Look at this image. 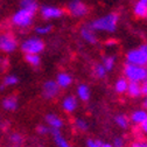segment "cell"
I'll use <instances>...</instances> for the list:
<instances>
[{
    "mask_svg": "<svg viewBox=\"0 0 147 147\" xmlns=\"http://www.w3.org/2000/svg\"><path fill=\"white\" fill-rule=\"evenodd\" d=\"M140 86H141V95L147 96V82L141 83V84H140Z\"/></svg>",
    "mask_w": 147,
    "mask_h": 147,
    "instance_id": "34",
    "label": "cell"
},
{
    "mask_svg": "<svg viewBox=\"0 0 147 147\" xmlns=\"http://www.w3.org/2000/svg\"><path fill=\"white\" fill-rule=\"evenodd\" d=\"M80 33H81L82 39H83L85 42H88V43H90V45H96V43L98 42L97 34H96V32H95L92 28L90 27V25L83 26V27L81 28Z\"/></svg>",
    "mask_w": 147,
    "mask_h": 147,
    "instance_id": "10",
    "label": "cell"
},
{
    "mask_svg": "<svg viewBox=\"0 0 147 147\" xmlns=\"http://www.w3.org/2000/svg\"><path fill=\"white\" fill-rule=\"evenodd\" d=\"M34 16L35 14L25 9V8H19L12 16V24L13 26L21 28V29H27L29 28L33 22H34Z\"/></svg>",
    "mask_w": 147,
    "mask_h": 147,
    "instance_id": "3",
    "label": "cell"
},
{
    "mask_svg": "<svg viewBox=\"0 0 147 147\" xmlns=\"http://www.w3.org/2000/svg\"><path fill=\"white\" fill-rule=\"evenodd\" d=\"M113 147H124V139L121 137H116L112 142Z\"/></svg>",
    "mask_w": 147,
    "mask_h": 147,
    "instance_id": "32",
    "label": "cell"
},
{
    "mask_svg": "<svg viewBox=\"0 0 147 147\" xmlns=\"http://www.w3.org/2000/svg\"><path fill=\"white\" fill-rule=\"evenodd\" d=\"M9 141H11V144H12L13 147H20L24 144V138L19 133H13L9 137Z\"/></svg>",
    "mask_w": 147,
    "mask_h": 147,
    "instance_id": "29",
    "label": "cell"
},
{
    "mask_svg": "<svg viewBox=\"0 0 147 147\" xmlns=\"http://www.w3.org/2000/svg\"><path fill=\"white\" fill-rule=\"evenodd\" d=\"M127 86H128V81L125 78V77H121V78H118L116 84H115V90L117 94H125L127 91Z\"/></svg>",
    "mask_w": 147,
    "mask_h": 147,
    "instance_id": "22",
    "label": "cell"
},
{
    "mask_svg": "<svg viewBox=\"0 0 147 147\" xmlns=\"http://www.w3.org/2000/svg\"><path fill=\"white\" fill-rule=\"evenodd\" d=\"M18 48V40L11 33L0 34V51L5 54H12Z\"/></svg>",
    "mask_w": 147,
    "mask_h": 147,
    "instance_id": "7",
    "label": "cell"
},
{
    "mask_svg": "<svg viewBox=\"0 0 147 147\" xmlns=\"http://www.w3.org/2000/svg\"><path fill=\"white\" fill-rule=\"evenodd\" d=\"M77 106H78V102H77L76 97H74V96H67L62 100V109L67 113L75 112Z\"/></svg>",
    "mask_w": 147,
    "mask_h": 147,
    "instance_id": "13",
    "label": "cell"
},
{
    "mask_svg": "<svg viewBox=\"0 0 147 147\" xmlns=\"http://www.w3.org/2000/svg\"><path fill=\"white\" fill-rule=\"evenodd\" d=\"M133 13L137 18H140V19L147 18V4L141 1V0H138L133 7Z\"/></svg>",
    "mask_w": 147,
    "mask_h": 147,
    "instance_id": "16",
    "label": "cell"
},
{
    "mask_svg": "<svg viewBox=\"0 0 147 147\" xmlns=\"http://www.w3.org/2000/svg\"><path fill=\"white\" fill-rule=\"evenodd\" d=\"M39 12H40V15L45 20L60 19L64 14V9H62L61 7H57V6H53V5H43L39 8Z\"/></svg>",
    "mask_w": 147,
    "mask_h": 147,
    "instance_id": "8",
    "label": "cell"
},
{
    "mask_svg": "<svg viewBox=\"0 0 147 147\" xmlns=\"http://www.w3.org/2000/svg\"><path fill=\"white\" fill-rule=\"evenodd\" d=\"M74 125H75V127L81 132H86L89 130V123L83 118H75Z\"/></svg>",
    "mask_w": 147,
    "mask_h": 147,
    "instance_id": "25",
    "label": "cell"
},
{
    "mask_svg": "<svg viewBox=\"0 0 147 147\" xmlns=\"http://www.w3.org/2000/svg\"><path fill=\"white\" fill-rule=\"evenodd\" d=\"M140 47H141V48H142V49H144V50L147 53V43H144V45H141Z\"/></svg>",
    "mask_w": 147,
    "mask_h": 147,
    "instance_id": "38",
    "label": "cell"
},
{
    "mask_svg": "<svg viewBox=\"0 0 147 147\" xmlns=\"http://www.w3.org/2000/svg\"><path fill=\"white\" fill-rule=\"evenodd\" d=\"M36 132L41 136H46L50 133V127H48L47 125H39L38 128H36Z\"/></svg>",
    "mask_w": 147,
    "mask_h": 147,
    "instance_id": "30",
    "label": "cell"
},
{
    "mask_svg": "<svg viewBox=\"0 0 147 147\" xmlns=\"http://www.w3.org/2000/svg\"><path fill=\"white\" fill-rule=\"evenodd\" d=\"M35 33L42 36V35H48L49 33L53 32V26L50 24H47V25H40V26H36L35 27Z\"/></svg>",
    "mask_w": 147,
    "mask_h": 147,
    "instance_id": "26",
    "label": "cell"
},
{
    "mask_svg": "<svg viewBox=\"0 0 147 147\" xmlns=\"http://www.w3.org/2000/svg\"><path fill=\"white\" fill-rule=\"evenodd\" d=\"M20 7L25 8L34 14H36L39 11V5L36 3V0H20Z\"/></svg>",
    "mask_w": 147,
    "mask_h": 147,
    "instance_id": "20",
    "label": "cell"
},
{
    "mask_svg": "<svg viewBox=\"0 0 147 147\" xmlns=\"http://www.w3.org/2000/svg\"><path fill=\"white\" fill-rule=\"evenodd\" d=\"M131 147H146V142H145V141L139 140V141L133 142V144L131 145Z\"/></svg>",
    "mask_w": 147,
    "mask_h": 147,
    "instance_id": "35",
    "label": "cell"
},
{
    "mask_svg": "<svg viewBox=\"0 0 147 147\" xmlns=\"http://www.w3.org/2000/svg\"><path fill=\"white\" fill-rule=\"evenodd\" d=\"M21 51L26 54H40L45 50V42L39 38V36H33V38L26 39L21 46H20Z\"/></svg>",
    "mask_w": 147,
    "mask_h": 147,
    "instance_id": "4",
    "label": "cell"
},
{
    "mask_svg": "<svg viewBox=\"0 0 147 147\" xmlns=\"http://www.w3.org/2000/svg\"><path fill=\"white\" fill-rule=\"evenodd\" d=\"M128 96H131L133 98H138L141 96V86L140 83L137 82H128V86H127V91Z\"/></svg>",
    "mask_w": 147,
    "mask_h": 147,
    "instance_id": "19",
    "label": "cell"
},
{
    "mask_svg": "<svg viewBox=\"0 0 147 147\" xmlns=\"http://www.w3.org/2000/svg\"><path fill=\"white\" fill-rule=\"evenodd\" d=\"M102 147H113L112 144H109V142H103L102 144Z\"/></svg>",
    "mask_w": 147,
    "mask_h": 147,
    "instance_id": "37",
    "label": "cell"
},
{
    "mask_svg": "<svg viewBox=\"0 0 147 147\" xmlns=\"http://www.w3.org/2000/svg\"><path fill=\"white\" fill-rule=\"evenodd\" d=\"M147 118V111L146 110H136V111L131 115L130 121H132L136 125H141Z\"/></svg>",
    "mask_w": 147,
    "mask_h": 147,
    "instance_id": "18",
    "label": "cell"
},
{
    "mask_svg": "<svg viewBox=\"0 0 147 147\" xmlns=\"http://www.w3.org/2000/svg\"><path fill=\"white\" fill-rule=\"evenodd\" d=\"M94 74L96 75V77L99 78V80H104V78L107 76V71H106V69L104 68V65H103L102 63H98V64L95 65V68H94Z\"/></svg>",
    "mask_w": 147,
    "mask_h": 147,
    "instance_id": "27",
    "label": "cell"
},
{
    "mask_svg": "<svg viewBox=\"0 0 147 147\" xmlns=\"http://www.w3.org/2000/svg\"><path fill=\"white\" fill-rule=\"evenodd\" d=\"M116 63H117V56L116 55H107V56H105L103 59V62H102V64L104 65V68L106 69L107 72L113 70Z\"/></svg>",
    "mask_w": 147,
    "mask_h": 147,
    "instance_id": "21",
    "label": "cell"
},
{
    "mask_svg": "<svg viewBox=\"0 0 147 147\" xmlns=\"http://www.w3.org/2000/svg\"><path fill=\"white\" fill-rule=\"evenodd\" d=\"M126 63L136 65H147V53L141 47L128 50L126 53Z\"/></svg>",
    "mask_w": 147,
    "mask_h": 147,
    "instance_id": "5",
    "label": "cell"
},
{
    "mask_svg": "<svg viewBox=\"0 0 147 147\" xmlns=\"http://www.w3.org/2000/svg\"><path fill=\"white\" fill-rule=\"evenodd\" d=\"M6 67H8V61H7L6 59H4V57L0 56V68L5 69Z\"/></svg>",
    "mask_w": 147,
    "mask_h": 147,
    "instance_id": "33",
    "label": "cell"
},
{
    "mask_svg": "<svg viewBox=\"0 0 147 147\" xmlns=\"http://www.w3.org/2000/svg\"><path fill=\"white\" fill-rule=\"evenodd\" d=\"M67 9L68 13L74 18H83L89 13V7L83 0H70Z\"/></svg>",
    "mask_w": 147,
    "mask_h": 147,
    "instance_id": "6",
    "label": "cell"
},
{
    "mask_svg": "<svg viewBox=\"0 0 147 147\" xmlns=\"http://www.w3.org/2000/svg\"><path fill=\"white\" fill-rule=\"evenodd\" d=\"M140 126H141V130H142L145 133H147V118H146V120H145Z\"/></svg>",
    "mask_w": 147,
    "mask_h": 147,
    "instance_id": "36",
    "label": "cell"
},
{
    "mask_svg": "<svg viewBox=\"0 0 147 147\" xmlns=\"http://www.w3.org/2000/svg\"><path fill=\"white\" fill-rule=\"evenodd\" d=\"M146 147H147V142H146Z\"/></svg>",
    "mask_w": 147,
    "mask_h": 147,
    "instance_id": "41",
    "label": "cell"
},
{
    "mask_svg": "<svg viewBox=\"0 0 147 147\" xmlns=\"http://www.w3.org/2000/svg\"><path fill=\"white\" fill-rule=\"evenodd\" d=\"M115 123L117 124L118 127H120L121 130H127L130 127V119H128L125 115H117L115 117Z\"/></svg>",
    "mask_w": 147,
    "mask_h": 147,
    "instance_id": "24",
    "label": "cell"
},
{
    "mask_svg": "<svg viewBox=\"0 0 147 147\" xmlns=\"http://www.w3.org/2000/svg\"><path fill=\"white\" fill-rule=\"evenodd\" d=\"M124 77L128 82H147V65H136L126 63L124 67Z\"/></svg>",
    "mask_w": 147,
    "mask_h": 147,
    "instance_id": "2",
    "label": "cell"
},
{
    "mask_svg": "<svg viewBox=\"0 0 147 147\" xmlns=\"http://www.w3.org/2000/svg\"><path fill=\"white\" fill-rule=\"evenodd\" d=\"M3 107L6 111H15L19 107V102H18L16 96H7L3 100Z\"/></svg>",
    "mask_w": 147,
    "mask_h": 147,
    "instance_id": "15",
    "label": "cell"
},
{
    "mask_svg": "<svg viewBox=\"0 0 147 147\" xmlns=\"http://www.w3.org/2000/svg\"><path fill=\"white\" fill-rule=\"evenodd\" d=\"M46 123H47V126L50 127V128H55V130H61V128L64 126V121L63 119L55 115V113H48L46 116Z\"/></svg>",
    "mask_w": 147,
    "mask_h": 147,
    "instance_id": "11",
    "label": "cell"
},
{
    "mask_svg": "<svg viewBox=\"0 0 147 147\" xmlns=\"http://www.w3.org/2000/svg\"><path fill=\"white\" fill-rule=\"evenodd\" d=\"M18 83H19V77H18V76H15V75H7V76H5V78H4L1 84L5 88H8V86H14Z\"/></svg>",
    "mask_w": 147,
    "mask_h": 147,
    "instance_id": "28",
    "label": "cell"
},
{
    "mask_svg": "<svg viewBox=\"0 0 147 147\" xmlns=\"http://www.w3.org/2000/svg\"><path fill=\"white\" fill-rule=\"evenodd\" d=\"M51 137H53V140L54 142L56 144L57 147H72L70 145V142L64 138V136L62 134L61 130H55V128H50V133H49Z\"/></svg>",
    "mask_w": 147,
    "mask_h": 147,
    "instance_id": "12",
    "label": "cell"
},
{
    "mask_svg": "<svg viewBox=\"0 0 147 147\" xmlns=\"http://www.w3.org/2000/svg\"><path fill=\"white\" fill-rule=\"evenodd\" d=\"M77 97L82 102H88L91 97V91H90V88L86 85V84H80L77 86Z\"/></svg>",
    "mask_w": 147,
    "mask_h": 147,
    "instance_id": "17",
    "label": "cell"
},
{
    "mask_svg": "<svg viewBox=\"0 0 147 147\" xmlns=\"http://www.w3.org/2000/svg\"><path fill=\"white\" fill-rule=\"evenodd\" d=\"M102 141L98 139H88L86 140V147H102Z\"/></svg>",
    "mask_w": 147,
    "mask_h": 147,
    "instance_id": "31",
    "label": "cell"
},
{
    "mask_svg": "<svg viewBox=\"0 0 147 147\" xmlns=\"http://www.w3.org/2000/svg\"><path fill=\"white\" fill-rule=\"evenodd\" d=\"M60 88L59 85L56 84V82L53 81V80H49L47 82L43 83L42 85V97L45 99H54L55 97H57L59 94H60Z\"/></svg>",
    "mask_w": 147,
    "mask_h": 147,
    "instance_id": "9",
    "label": "cell"
},
{
    "mask_svg": "<svg viewBox=\"0 0 147 147\" xmlns=\"http://www.w3.org/2000/svg\"><path fill=\"white\" fill-rule=\"evenodd\" d=\"M56 84L60 89H67L72 84V77L67 72H60L56 76Z\"/></svg>",
    "mask_w": 147,
    "mask_h": 147,
    "instance_id": "14",
    "label": "cell"
},
{
    "mask_svg": "<svg viewBox=\"0 0 147 147\" xmlns=\"http://www.w3.org/2000/svg\"><path fill=\"white\" fill-rule=\"evenodd\" d=\"M25 61L29 65H32L34 68L39 67L41 64V57H40V55H38V54H26L25 55Z\"/></svg>",
    "mask_w": 147,
    "mask_h": 147,
    "instance_id": "23",
    "label": "cell"
},
{
    "mask_svg": "<svg viewBox=\"0 0 147 147\" xmlns=\"http://www.w3.org/2000/svg\"><path fill=\"white\" fill-rule=\"evenodd\" d=\"M141 1H144V3H146V4H147V0H141Z\"/></svg>",
    "mask_w": 147,
    "mask_h": 147,
    "instance_id": "40",
    "label": "cell"
},
{
    "mask_svg": "<svg viewBox=\"0 0 147 147\" xmlns=\"http://www.w3.org/2000/svg\"><path fill=\"white\" fill-rule=\"evenodd\" d=\"M144 106H145V109L147 110V96H145V99H144Z\"/></svg>",
    "mask_w": 147,
    "mask_h": 147,
    "instance_id": "39",
    "label": "cell"
},
{
    "mask_svg": "<svg viewBox=\"0 0 147 147\" xmlns=\"http://www.w3.org/2000/svg\"><path fill=\"white\" fill-rule=\"evenodd\" d=\"M119 21L118 13H107L103 16H99L90 24V27L95 32H105V33H113L117 29Z\"/></svg>",
    "mask_w": 147,
    "mask_h": 147,
    "instance_id": "1",
    "label": "cell"
}]
</instances>
